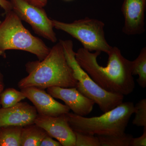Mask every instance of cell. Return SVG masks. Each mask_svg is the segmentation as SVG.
Listing matches in <instances>:
<instances>
[{"label":"cell","mask_w":146,"mask_h":146,"mask_svg":"<svg viewBox=\"0 0 146 146\" xmlns=\"http://www.w3.org/2000/svg\"><path fill=\"white\" fill-rule=\"evenodd\" d=\"M35 123L44 129L48 135L55 138L63 146H75V135L68 123L66 114L57 116L38 114Z\"/></svg>","instance_id":"8"},{"label":"cell","mask_w":146,"mask_h":146,"mask_svg":"<svg viewBox=\"0 0 146 146\" xmlns=\"http://www.w3.org/2000/svg\"><path fill=\"white\" fill-rule=\"evenodd\" d=\"M101 53H92L81 48L76 52L75 58L80 67L104 90L124 96L132 93L135 83L131 73V61L124 57L117 47H112L107 54V65L104 67L97 60Z\"/></svg>","instance_id":"1"},{"label":"cell","mask_w":146,"mask_h":146,"mask_svg":"<svg viewBox=\"0 0 146 146\" xmlns=\"http://www.w3.org/2000/svg\"><path fill=\"white\" fill-rule=\"evenodd\" d=\"M23 127H0V146H21Z\"/></svg>","instance_id":"14"},{"label":"cell","mask_w":146,"mask_h":146,"mask_svg":"<svg viewBox=\"0 0 146 146\" xmlns=\"http://www.w3.org/2000/svg\"><path fill=\"white\" fill-rule=\"evenodd\" d=\"M65 1H72V0H65Z\"/></svg>","instance_id":"25"},{"label":"cell","mask_w":146,"mask_h":146,"mask_svg":"<svg viewBox=\"0 0 146 146\" xmlns=\"http://www.w3.org/2000/svg\"><path fill=\"white\" fill-rule=\"evenodd\" d=\"M0 7L5 11V13L12 10V6L10 1L0 0Z\"/></svg>","instance_id":"22"},{"label":"cell","mask_w":146,"mask_h":146,"mask_svg":"<svg viewBox=\"0 0 146 146\" xmlns=\"http://www.w3.org/2000/svg\"><path fill=\"white\" fill-rule=\"evenodd\" d=\"M5 14L4 19L0 21V56L5 58L7 50H20L35 55L39 60H43L50 48L24 27L13 10Z\"/></svg>","instance_id":"4"},{"label":"cell","mask_w":146,"mask_h":146,"mask_svg":"<svg viewBox=\"0 0 146 146\" xmlns=\"http://www.w3.org/2000/svg\"><path fill=\"white\" fill-rule=\"evenodd\" d=\"M26 98L23 93L14 88L4 90L0 95V105L3 108L12 107Z\"/></svg>","instance_id":"17"},{"label":"cell","mask_w":146,"mask_h":146,"mask_svg":"<svg viewBox=\"0 0 146 146\" xmlns=\"http://www.w3.org/2000/svg\"><path fill=\"white\" fill-rule=\"evenodd\" d=\"M135 117L132 123L138 127H146V99H143L134 106Z\"/></svg>","instance_id":"18"},{"label":"cell","mask_w":146,"mask_h":146,"mask_svg":"<svg viewBox=\"0 0 146 146\" xmlns=\"http://www.w3.org/2000/svg\"><path fill=\"white\" fill-rule=\"evenodd\" d=\"M40 146H61L62 145L58 141H54L52 138L47 135L42 140Z\"/></svg>","instance_id":"21"},{"label":"cell","mask_w":146,"mask_h":146,"mask_svg":"<svg viewBox=\"0 0 146 146\" xmlns=\"http://www.w3.org/2000/svg\"><path fill=\"white\" fill-rule=\"evenodd\" d=\"M12 10L22 21L31 26L39 36L55 43L57 41L52 21L44 9L31 4L25 0H10Z\"/></svg>","instance_id":"7"},{"label":"cell","mask_w":146,"mask_h":146,"mask_svg":"<svg viewBox=\"0 0 146 146\" xmlns=\"http://www.w3.org/2000/svg\"><path fill=\"white\" fill-rule=\"evenodd\" d=\"M5 83L4 81V76L2 73L0 72V95L4 90ZM0 108H1L0 105Z\"/></svg>","instance_id":"24"},{"label":"cell","mask_w":146,"mask_h":146,"mask_svg":"<svg viewBox=\"0 0 146 146\" xmlns=\"http://www.w3.org/2000/svg\"><path fill=\"white\" fill-rule=\"evenodd\" d=\"M26 98L34 105L37 113L45 116L57 117L70 112L69 108L54 99L44 89L35 86H29L21 89Z\"/></svg>","instance_id":"9"},{"label":"cell","mask_w":146,"mask_h":146,"mask_svg":"<svg viewBox=\"0 0 146 146\" xmlns=\"http://www.w3.org/2000/svg\"><path fill=\"white\" fill-rule=\"evenodd\" d=\"M66 60L77 81L76 88L81 94L96 104L104 113L123 102L124 96L107 92L102 89L79 65L75 58L74 45L71 40H60Z\"/></svg>","instance_id":"5"},{"label":"cell","mask_w":146,"mask_h":146,"mask_svg":"<svg viewBox=\"0 0 146 146\" xmlns=\"http://www.w3.org/2000/svg\"><path fill=\"white\" fill-rule=\"evenodd\" d=\"M52 21L54 28L77 39L83 48L89 51L103 52L107 54L111 49L112 46L106 39L104 23L100 20L86 17L72 23Z\"/></svg>","instance_id":"6"},{"label":"cell","mask_w":146,"mask_h":146,"mask_svg":"<svg viewBox=\"0 0 146 146\" xmlns=\"http://www.w3.org/2000/svg\"><path fill=\"white\" fill-rule=\"evenodd\" d=\"M100 146H130L133 136L125 132L117 135L97 136Z\"/></svg>","instance_id":"16"},{"label":"cell","mask_w":146,"mask_h":146,"mask_svg":"<svg viewBox=\"0 0 146 146\" xmlns=\"http://www.w3.org/2000/svg\"><path fill=\"white\" fill-rule=\"evenodd\" d=\"M131 73L132 75H138L137 82L141 87H146V48L141 50L138 57L131 61Z\"/></svg>","instance_id":"15"},{"label":"cell","mask_w":146,"mask_h":146,"mask_svg":"<svg viewBox=\"0 0 146 146\" xmlns=\"http://www.w3.org/2000/svg\"><path fill=\"white\" fill-rule=\"evenodd\" d=\"M146 0H124L121 10L124 24L123 31L127 35L141 34L145 31Z\"/></svg>","instance_id":"11"},{"label":"cell","mask_w":146,"mask_h":146,"mask_svg":"<svg viewBox=\"0 0 146 146\" xmlns=\"http://www.w3.org/2000/svg\"><path fill=\"white\" fill-rule=\"evenodd\" d=\"M26 68L28 75L18 82L20 89L29 86L44 90L51 86H76L77 81L67 62L60 41L50 48L43 60L29 62Z\"/></svg>","instance_id":"2"},{"label":"cell","mask_w":146,"mask_h":146,"mask_svg":"<svg viewBox=\"0 0 146 146\" xmlns=\"http://www.w3.org/2000/svg\"><path fill=\"white\" fill-rule=\"evenodd\" d=\"M48 135L44 129L33 123L23 127L21 133V146H38Z\"/></svg>","instance_id":"13"},{"label":"cell","mask_w":146,"mask_h":146,"mask_svg":"<svg viewBox=\"0 0 146 146\" xmlns=\"http://www.w3.org/2000/svg\"><path fill=\"white\" fill-rule=\"evenodd\" d=\"M25 1L33 5L43 8L46 5L48 0H25Z\"/></svg>","instance_id":"23"},{"label":"cell","mask_w":146,"mask_h":146,"mask_svg":"<svg viewBox=\"0 0 146 146\" xmlns=\"http://www.w3.org/2000/svg\"><path fill=\"white\" fill-rule=\"evenodd\" d=\"M146 146V127H144L143 135L138 138H131L130 146Z\"/></svg>","instance_id":"20"},{"label":"cell","mask_w":146,"mask_h":146,"mask_svg":"<svg viewBox=\"0 0 146 146\" xmlns=\"http://www.w3.org/2000/svg\"><path fill=\"white\" fill-rule=\"evenodd\" d=\"M47 92L54 98L64 102L76 115L84 117L90 114L94 108L95 102L81 94L76 87L51 86L47 88Z\"/></svg>","instance_id":"10"},{"label":"cell","mask_w":146,"mask_h":146,"mask_svg":"<svg viewBox=\"0 0 146 146\" xmlns=\"http://www.w3.org/2000/svg\"><path fill=\"white\" fill-rule=\"evenodd\" d=\"M135 111L132 102H123L99 117L87 118L68 112V123L74 131L91 135H117L125 132Z\"/></svg>","instance_id":"3"},{"label":"cell","mask_w":146,"mask_h":146,"mask_svg":"<svg viewBox=\"0 0 146 146\" xmlns=\"http://www.w3.org/2000/svg\"><path fill=\"white\" fill-rule=\"evenodd\" d=\"M75 146H100L97 136L74 131Z\"/></svg>","instance_id":"19"},{"label":"cell","mask_w":146,"mask_h":146,"mask_svg":"<svg viewBox=\"0 0 146 146\" xmlns=\"http://www.w3.org/2000/svg\"><path fill=\"white\" fill-rule=\"evenodd\" d=\"M38 113L34 106L20 102L12 107L0 108V127H23L34 123Z\"/></svg>","instance_id":"12"}]
</instances>
